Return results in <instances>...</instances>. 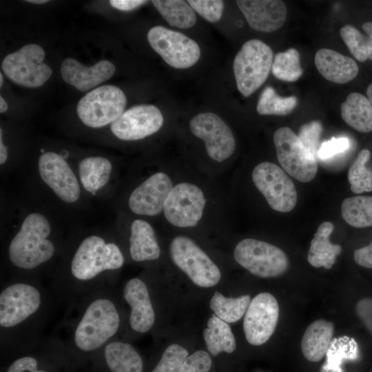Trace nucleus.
Instances as JSON below:
<instances>
[{"label":"nucleus","instance_id":"nucleus-1","mask_svg":"<svg viewBox=\"0 0 372 372\" xmlns=\"http://www.w3.org/2000/svg\"><path fill=\"white\" fill-rule=\"evenodd\" d=\"M125 262L120 244L108 232L72 235L51 273L52 291L68 305L95 289L113 286Z\"/></svg>","mask_w":372,"mask_h":372},{"label":"nucleus","instance_id":"nucleus-2","mask_svg":"<svg viewBox=\"0 0 372 372\" xmlns=\"http://www.w3.org/2000/svg\"><path fill=\"white\" fill-rule=\"evenodd\" d=\"M40 277L3 280L0 289V342L3 351L25 352L42 340L54 298Z\"/></svg>","mask_w":372,"mask_h":372},{"label":"nucleus","instance_id":"nucleus-3","mask_svg":"<svg viewBox=\"0 0 372 372\" xmlns=\"http://www.w3.org/2000/svg\"><path fill=\"white\" fill-rule=\"evenodd\" d=\"M15 224L3 236L6 279L52 273L72 236H62L47 213L36 209L25 211Z\"/></svg>","mask_w":372,"mask_h":372},{"label":"nucleus","instance_id":"nucleus-4","mask_svg":"<svg viewBox=\"0 0 372 372\" xmlns=\"http://www.w3.org/2000/svg\"><path fill=\"white\" fill-rule=\"evenodd\" d=\"M120 302L113 286L95 289L67 306L60 327L68 353L94 355L118 336L122 326Z\"/></svg>","mask_w":372,"mask_h":372},{"label":"nucleus","instance_id":"nucleus-5","mask_svg":"<svg viewBox=\"0 0 372 372\" xmlns=\"http://www.w3.org/2000/svg\"><path fill=\"white\" fill-rule=\"evenodd\" d=\"M39 156L36 172L44 188L59 202L74 207L83 200L85 194L76 167L67 160L68 153L44 151Z\"/></svg>","mask_w":372,"mask_h":372},{"label":"nucleus","instance_id":"nucleus-6","mask_svg":"<svg viewBox=\"0 0 372 372\" xmlns=\"http://www.w3.org/2000/svg\"><path fill=\"white\" fill-rule=\"evenodd\" d=\"M273 59L271 48L263 41L245 42L236 55L233 69L238 91L249 96L267 79Z\"/></svg>","mask_w":372,"mask_h":372},{"label":"nucleus","instance_id":"nucleus-7","mask_svg":"<svg viewBox=\"0 0 372 372\" xmlns=\"http://www.w3.org/2000/svg\"><path fill=\"white\" fill-rule=\"evenodd\" d=\"M173 262L197 286L211 287L221 278L218 267L192 238L174 237L169 245Z\"/></svg>","mask_w":372,"mask_h":372},{"label":"nucleus","instance_id":"nucleus-8","mask_svg":"<svg viewBox=\"0 0 372 372\" xmlns=\"http://www.w3.org/2000/svg\"><path fill=\"white\" fill-rule=\"evenodd\" d=\"M126 96L118 87L105 85L90 91L79 101L76 112L81 122L92 128L113 123L124 112Z\"/></svg>","mask_w":372,"mask_h":372},{"label":"nucleus","instance_id":"nucleus-9","mask_svg":"<svg viewBox=\"0 0 372 372\" xmlns=\"http://www.w3.org/2000/svg\"><path fill=\"white\" fill-rule=\"evenodd\" d=\"M235 260L251 274L260 278H274L282 275L289 267L286 254L269 242L245 238L234 251Z\"/></svg>","mask_w":372,"mask_h":372},{"label":"nucleus","instance_id":"nucleus-10","mask_svg":"<svg viewBox=\"0 0 372 372\" xmlns=\"http://www.w3.org/2000/svg\"><path fill=\"white\" fill-rule=\"evenodd\" d=\"M207 200L197 185L183 181L172 187L163 207L165 220L178 228L196 227L202 220Z\"/></svg>","mask_w":372,"mask_h":372},{"label":"nucleus","instance_id":"nucleus-11","mask_svg":"<svg viewBox=\"0 0 372 372\" xmlns=\"http://www.w3.org/2000/svg\"><path fill=\"white\" fill-rule=\"evenodd\" d=\"M273 143L279 163L290 176L302 183L315 178L318 172L317 159L291 128L282 127L276 130Z\"/></svg>","mask_w":372,"mask_h":372},{"label":"nucleus","instance_id":"nucleus-12","mask_svg":"<svg viewBox=\"0 0 372 372\" xmlns=\"http://www.w3.org/2000/svg\"><path fill=\"white\" fill-rule=\"evenodd\" d=\"M45 52L37 44H28L8 54L1 68L4 74L14 83L25 87H38L51 76V68L43 60Z\"/></svg>","mask_w":372,"mask_h":372},{"label":"nucleus","instance_id":"nucleus-13","mask_svg":"<svg viewBox=\"0 0 372 372\" xmlns=\"http://www.w3.org/2000/svg\"><path fill=\"white\" fill-rule=\"evenodd\" d=\"M251 177L271 209L285 213L294 208L298 198L296 189L279 166L271 162L260 163L254 168Z\"/></svg>","mask_w":372,"mask_h":372},{"label":"nucleus","instance_id":"nucleus-14","mask_svg":"<svg viewBox=\"0 0 372 372\" xmlns=\"http://www.w3.org/2000/svg\"><path fill=\"white\" fill-rule=\"evenodd\" d=\"M147 40L162 59L174 68H188L200 59L198 43L180 32L156 25L149 30Z\"/></svg>","mask_w":372,"mask_h":372},{"label":"nucleus","instance_id":"nucleus-15","mask_svg":"<svg viewBox=\"0 0 372 372\" xmlns=\"http://www.w3.org/2000/svg\"><path fill=\"white\" fill-rule=\"evenodd\" d=\"M192 133L204 141L206 152L214 161L222 163L234 154L236 141L224 121L212 112L194 116L189 122Z\"/></svg>","mask_w":372,"mask_h":372},{"label":"nucleus","instance_id":"nucleus-16","mask_svg":"<svg viewBox=\"0 0 372 372\" xmlns=\"http://www.w3.org/2000/svg\"><path fill=\"white\" fill-rule=\"evenodd\" d=\"M174 185L167 173L158 171L151 174L130 193L127 200L129 210L142 217L159 215Z\"/></svg>","mask_w":372,"mask_h":372},{"label":"nucleus","instance_id":"nucleus-17","mask_svg":"<svg viewBox=\"0 0 372 372\" xmlns=\"http://www.w3.org/2000/svg\"><path fill=\"white\" fill-rule=\"evenodd\" d=\"M279 318V305L271 293L262 292L250 302L245 314L243 330L247 342L259 346L269 340Z\"/></svg>","mask_w":372,"mask_h":372},{"label":"nucleus","instance_id":"nucleus-18","mask_svg":"<svg viewBox=\"0 0 372 372\" xmlns=\"http://www.w3.org/2000/svg\"><path fill=\"white\" fill-rule=\"evenodd\" d=\"M163 122V116L156 106L143 104L124 112L111 124L110 130L120 140L138 141L156 133Z\"/></svg>","mask_w":372,"mask_h":372},{"label":"nucleus","instance_id":"nucleus-19","mask_svg":"<svg viewBox=\"0 0 372 372\" xmlns=\"http://www.w3.org/2000/svg\"><path fill=\"white\" fill-rule=\"evenodd\" d=\"M122 298L130 307L127 322L130 330L137 334L150 331L156 313L146 282L138 277L130 279L123 286Z\"/></svg>","mask_w":372,"mask_h":372},{"label":"nucleus","instance_id":"nucleus-20","mask_svg":"<svg viewBox=\"0 0 372 372\" xmlns=\"http://www.w3.org/2000/svg\"><path fill=\"white\" fill-rule=\"evenodd\" d=\"M236 3L255 30L271 32L280 29L287 18V7L280 0H238Z\"/></svg>","mask_w":372,"mask_h":372},{"label":"nucleus","instance_id":"nucleus-21","mask_svg":"<svg viewBox=\"0 0 372 372\" xmlns=\"http://www.w3.org/2000/svg\"><path fill=\"white\" fill-rule=\"evenodd\" d=\"M115 70L114 65L107 60L87 67L69 57L64 59L61 64V74L67 83L74 86L79 91L87 92L110 79Z\"/></svg>","mask_w":372,"mask_h":372},{"label":"nucleus","instance_id":"nucleus-22","mask_svg":"<svg viewBox=\"0 0 372 372\" xmlns=\"http://www.w3.org/2000/svg\"><path fill=\"white\" fill-rule=\"evenodd\" d=\"M75 167L86 196H101L106 192L113 180V163L105 156H85L77 162Z\"/></svg>","mask_w":372,"mask_h":372},{"label":"nucleus","instance_id":"nucleus-23","mask_svg":"<svg viewBox=\"0 0 372 372\" xmlns=\"http://www.w3.org/2000/svg\"><path fill=\"white\" fill-rule=\"evenodd\" d=\"M128 254L135 262H152L161 256V248L152 225L141 218L134 219L129 228Z\"/></svg>","mask_w":372,"mask_h":372},{"label":"nucleus","instance_id":"nucleus-24","mask_svg":"<svg viewBox=\"0 0 372 372\" xmlns=\"http://www.w3.org/2000/svg\"><path fill=\"white\" fill-rule=\"evenodd\" d=\"M94 355L99 356L107 372H142L143 360L135 348L118 337L105 344Z\"/></svg>","mask_w":372,"mask_h":372},{"label":"nucleus","instance_id":"nucleus-25","mask_svg":"<svg viewBox=\"0 0 372 372\" xmlns=\"http://www.w3.org/2000/svg\"><path fill=\"white\" fill-rule=\"evenodd\" d=\"M314 62L318 71L324 79L338 84L351 81L359 72L353 59L329 48L318 50Z\"/></svg>","mask_w":372,"mask_h":372},{"label":"nucleus","instance_id":"nucleus-26","mask_svg":"<svg viewBox=\"0 0 372 372\" xmlns=\"http://www.w3.org/2000/svg\"><path fill=\"white\" fill-rule=\"evenodd\" d=\"M334 333L331 322L320 319L307 328L301 341V350L304 358L316 362L321 360L330 348Z\"/></svg>","mask_w":372,"mask_h":372},{"label":"nucleus","instance_id":"nucleus-27","mask_svg":"<svg viewBox=\"0 0 372 372\" xmlns=\"http://www.w3.org/2000/svg\"><path fill=\"white\" fill-rule=\"evenodd\" d=\"M334 229L331 222H324L320 225L311 241L307 260L314 267H324L330 269L335 264L336 258L340 254L342 247L332 244L330 236Z\"/></svg>","mask_w":372,"mask_h":372},{"label":"nucleus","instance_id":"nucleus-28","mask_svg":"<svg viewBox=\"0 0 372 372\" xmlns=\"http://www.w3.org/2000/svg\"><path fill=\"white\" fill-rule=\"evenodd\" d=\"M344 121L355 130L372 132V105L368 98L358 92H351L340 106Z\"/></svg>","mask_w":372,"mask_h":372},{"label":"nucleus","instance_id":"nucleus-29","mask_svg":"<svg viewBox=\"0 0 372 372\" xmlns=\"http://www.w3.org/2000/svg\"><path fill=\"white\" fill-rule=\"evenodd\" d=\"M203 337L210 353L216 356L221 352L232 353L236 348L234 333L226 322L213 315L207 321Z\"/></svg>","mask_w":372,"mask_h":372},{"label":"nucleus","instance_id":"nucleus-30","mask_svg":"<svg viewBox=\"0 0 372 372\" xmlns=\"http://www.w3.org/2000/svg\"><path fill=\"white\" fill-rule=\"evenodd\" d=\"M152 4L171 25L187 29L196 22L194 10L187 1L183 0H153Z\"/></svg>","mask_w":372,"mask_h":372},{"label":"nucleus","instance_id":"nucleus-31","mask_svg":"<svg viewBox=\"0 0 372 372\" xmlns=\"http://www.w3.org/2000/svg\"><path fill=\"white\" fill-rule=\"evenodd\" d=\"M344 221L356 228L372 226V196H356L345 198L341 205Z\"/></svg>","mask_w":372,"mask_h":372},{"label":"nucleus","instance_id":"nucleus-32","mask_svg":"<svg viewBox=\"0 0 372 372\" xmlns=\"http://www.w3.org/2000/svg\"><path fill=\"white\" fill-rule=\"evenodd\" d=\"M250 302L251 298L249 295L227 298L216 291L209 304L216 316L227 323H234L245 314Z\"/></svg>","mask_w":372,"mask_h":372},{"label":"nucleus","instance_id":"nucleus-33","mask_svg":"<svg viewBox=\"0 0 372 372\" xmlns=\"http://www.w3.org/2000/svg\"><path fill=\"white\" fill-rule=\"evenodd\" d=\"M297 105L298 99L296 96H280L273 87L267 86L260 94L256 110L260 115L282 116L291 112Z\"/></svg>","mask_w":372,"mask_h":372},{"label":"nucleus","instance_id":"nucleus-34","mask_svg":"<svg viewBox=\"0 0 372 372\" xmlns=\"http://www.w3.org/2000/svg\"><path fill=\"white\" fill-rule=\"evenodd\" d=\"M271 72L277 79L293 82L302 74L298 51L291 48L285 52L277 53L273 59Z\"/></svg>","mask_w":372,"mask_h":372},{"label":"nucleus","instance_id":"nucleus-35","mask_svg":"<svg viewBox=\"0 0 372 372\" xmlns=\"http://www.w3.org/2000/svg\"><path fill=\"white\" fill-rule=\"evenodd\" d=\"M370 158V151L362 149L349 169L348 180L355 194L372 192V169L366 166Z\"/></svg>","mask_w":372,"mask_h":372},{"label":"nucleus","instance_id":"nucleus-36","mask_svg":"<svg viewBox=\"0 0 372 372\" xmlns=\"http://www.w3.org/2000/svg\"><path fill=\"white\" fill-rule=\"evenodd\" d=\"M340 36L351 54L359 61L372 60V39L363 34L352 25L340 28Z\"/></svg>","mask_w":372,"mask_h":372},{"label":"nucleus","instance_id":"nucleus-37","mask_svg":"<svg viewBox=\"0 0 372 372\" xmlns=\"http://www.w3.org/2000/svg\"><path fill=\"white\" fill-rule=\"evenodd\" d=\"M48 345V337H45L40 342V355L38 344L34 347V353H25L19 356L7 367L5 372H48L42 366L43 358L45 355Z\"/></svg>","mask_w":372,"mask_h":372},{"label":"nucleus","instance_id":"nucleus-38","mask_svg":"<svg viewBox=\"0 0 372 372\" xmlns=\"http://www.w3.org/2000/svg\"><path fill=\"white\" fill-rule=\"evenodd\" d=\"M188 357V351L182 346L172 344L167 347L151 372H179L181 365Z\"/></svg>","mask_w":372,"mask_h":372},{"label":"nucleus","instance_id":"nucleus-39","mask_svg":"<svg viewBox=\"0 0 372 372\" xmlns=\"http://www.w3.org/2000/svg\"><path fill=\"white\" fill-rule=\"evenodd\" d=\"M194 10L209 22L218 21L222 17L224 2L221 0H189Z\"/></svg>","mask_w":372,"mask_h":372},{"label":"nucleus","instance_id":"nucleus-40","mask_svg":"<svg viewBox=\"0 0 372 372\" xmlns=\"http://www.w3.org/2000/svg\"><path fill=\"white\" fill-rule=\"evenodd\" d=\"M322 126L320 121H313L302 125L300 130L298 137L304 146L316 157L320 147L319 141Z\"/></svg>","mask_w":372,"mask_h":372},{"label":"nucleus","instance_id":"nucleus-41","mask_svg":"<svg viewBox=\"0 0 372 372\" xmlns=\"http://www.w3.org/2000/svg\"><path fill=\"white\" fill-rule=\"evenodd\" d=\"M350 146L351 141L348 137H332L320 144L317 158L321 161L329 160L335 156L345 153Z\"/></svg>","mask_w":372,"mask_h":372},{"label":"nucleus","instance_id":"nucleus-42","mask_svg":"<svg viewBox=\"0 0 372 372\" xmlns=\"http://www.w3.org/2000/svg\"><path fill=\"white\" fill-rule=\"evenodd\" d=\"M211 366L209 354L203 350H198L185 360L179 372H209Z\"/></svg>","mask_w":372,"mask_h":372},{"label":"nucleus","instance_id":"nucleus-43","mask_svg":"<svg viewBox=\"0 0 372 372\" xmlns=\"http://www.w3.org/2000/svg\"><path fill=\"white\" fill-rule=\"evenodd\" d=\"M355 311L366 329L372 335V298L360 299L356 304Z\"/></svg>","mask_w":372,"mask_h":372},{"label":"nucleus","instance_id":"nucleus-44","mask_svg":"<svg viewBox=\"0 0 372 372\" xmlns=\"http://www.w3.org/2000/svg\"><path fill=\"white\" fill-rule=\"evenodd\" d=\"M353 258L358 265L366 268H372V242L368 246L355 249Z\"/></svg>","mask_w":372,"mask_h":372},{"label":"nucleus","instance_id":"nucleus-45","mask_svg":"<svg viewBox=\"0 0 372 372\" xmlns=\"http://www.w3.org/2000/svg\"><path fill=\"white\" fill-rule=\"evenodd\" d=\"M147 3L141 0H111L110 3L112 7L122 11H131Z\"/></svg>","mask_w":372,"mask_h":372},{"label":"nucleus","instance_id":"nucleus-46","mask_svg":"<svg viewBox=\"0 0 372 372\" xmlns=\"http://www.w3.org/2000/svg\"><path fill=\"white\" fill-rule=\"evenodd\" d=\"M362 30L364 31V32L371 38L372 39V22H366L363 23Z\"/></svg>","mask_w":372,"mask_h":372},{"label":"nucleus","instance_id":"nucleus-47","mask_svg":"<svg viewBox=\"0 0 372 372\" xmlns=\"http://www.w3.org/2000/svg\"><path fill=\"white\" fill-rule=\"evenodd\" d=\"M7 110H8V104L6 101L2 96H0V112L4 113L7 111Z\"/></svg>","mask_w":372,"mask_h":372},{"label":"nucleus","instance_id":"nucleus-48","mask_svg":"<svg viewBox=\"0 0 372 372\" xmlns=\"http://www.w3.org/2000/svg\"><path fill=\"white\" fill-rule=\"evenodd\" d=\"M367 98L372 105V83L369 85L366 90Z\"/></svg>","mask_w":372,"mask_h":372},{"label":"nucleus","instance_id":"nucleus-49","mask_svg":"<svg viewBox=\"0 0 372 372\" xmlns=\"http://www.w3.org/2000/svg\"><path fill=\"white\" fill-rule=\"evenodd\" d=\"M27 2L37 4H41L48 2V0H28Z\"/></svg>","mask_w":372,"mask_h":372},{"label":"nucleus","instance_id":"nucleus-50","mask_svg":"<svg viewBox=\"0 0 372 372\" xmlns=\"http://www.w3.org/2000/svg\"><path fill=\"white\" fill-rule=\"evenodd\" d=\"M3 75L1 73H0V87H1L3 85Z\"/></svg>","mask_w":372,"mask_h":372}]
</instances>
